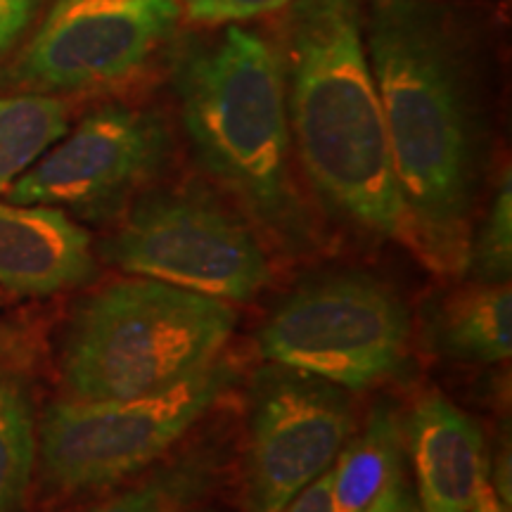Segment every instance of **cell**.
I'll use <instances>...</instances> for the list:
<instances>
[{
	"instance_id": "1",
	"label": "cell",
	"mask_w": 512,
	"mask_h": 512,
	"mask_svg": "<svg viewBox=\"0 0 512 512\" xmlns=\"http://www.w3.org/2000/svg\"><path fill=\"white\" fill-rule=\"evenodd\" d=\"M363 41L382 102L413 254L437 273H465L479 140L458 50L446 24L411 0L377 5Z\"/></svg>"
},
{
	"instance_id": "2",
	"label": "cell",
	"mask_w": 512,
	"mask_h": 512,
	"mask_svg": "<svg viewBox=\"0 0 512 512\" xmlns=\"http://www.w3.org/2000/svg\"><path fill=\"white\" fill-rule=\"evenodd\" d=\"M287 124L330 211L413 252L356 0H294L278 38Z\"/></svg>"
},
{
	"instance_id": "3",
	"label": "cell",
	"mask_w": 512,
	"mask_h": 512,
	"mask_svg": "<svg viewBox=\"0 0 512 512\" xmlns=\"http://www.w3.org/2000/svg\"><path fill=\"white\" fill-rule=\"evenodd\" d=\"M174 81L185 133L204 169L268 235L306 245L311 221L292 174L278 38L226 24L183 50Z\"/></svg>"
},
{
	"instance_id": "4",
	"label": "cell",
	"mask_w": 512,
	"mask_h": 512,
	"mask_svg": "<svg viewBox=\"0 0 512 512\" xmlns=\"http://www.w3.org/2000/svg\"><path fill=\"white\" fill-rule=\"evenodd\" d=\"M233 306L150 278H121L76 306L60 349L69 399L121 401L164 392L216 361Z\"/></svg>"
},
{
	"instance_id": "5",
	"label": "cell",
	"mask_w": 512,
	"mask_h": 512,
	"mask_svg": "<svg viewBox=\"0 0 512 512\" xmlns=\"http://www.w3.org/2000/svg\"><path fill=\"white\" fill-rule=\"evenodd\" d=\"M233 382L214 361L164 392L121 401H57L36 427L41 489L53 498L105 491L174 448Z\"/></svg>"
},
{
	"instance_id": "6",
	"label": "cell",
	"mask_w": 512,
	"mask_h": 512,
	"mask_svg": "<svg viewBox=\"0 0 512 512\" xmlns=\"http://www.w3.org/2000/svg\"><path fill=\"white\" fill-rule=\"evenodd\" d=\"M408 335L411 316L399 294L351 271L292 292L261 328L259 351L273 366L366 389L401 366Z\"/></svg>"
},
{
	"instance_id": "7",
	"label": "cell",
	"mask_w": 512,
	"mask_h": 512,
	"mask_svg": "<svg viewBox=\"0 0 512 512\" xmlns=\"http://www.w3.org/2000/svg\"><path fill=\"white\" fill-rule=\"evenodd\" d=\"M105 259L138 278L223 302H249L271 280V266L240 219L209 195L150 192L102 245Z\"/></svg>"
},
{
	"instance_id": "8",
	"label": "cell",
	"mask_w": 512,
	"mask_h": 512,
	"mask_svg": "<svg viewBox=\"0 0 512 512\" xmlns=\"http://www.w3.org/2000/svg\"><path fill=\"white\" fill-rule=\"evenodd\" d=\"M176 0H57L10 81L36 93L119 86L174 36Z\"/></svg>"
},
{
	"instance_id": "9",
	"label": "cell",
	"mask_w": 512,
	"mask_h": 512,
	"mask_svg": "<svg viewBox=\"0 0 512 512\" xmlns=\"http://www.w3.org/2000/svg\"><path fill=\"white\" fill-rule=\"evenodd\" d=\"M242 463V508L283 512L347 444L349 396L337 384L283 366L256 377Z\"/></svg>"
},
{
	"instance_id": "10",
	"label": "cell",
	"mask_w": 512,
	"mask_h": 512,
	"mask_svg": "<svg viewBox=\"0 0 512 512\" xmlns=\"http://www.w3.org/2000/svg\"><path fill=\"white\" fill-rule=\"evenodd\" d=\"M171 138L155 112L105 105L19 176L8 190L15 204H48L88 219H105L143 190L169 157Z\"/></svg>"
},
{
	"instance_id": "11",
	"label": "cell",
	"mask_w": 512,
	"mask_h": 512,
	"mask_svg": "<svg viewBox=\"0 0 512 512\" xmlns=\"http://www.w3.org/2000/svg\"><path fill=\"white\" fill-rule=\"evenodd\" d=\"M95 275L86 228L48 204L0 202V287L53 297Z\"/></svg>"
},
{
	"instance_id": "12",
	"label": "cell",
	"mask_w": 512,
	"mask_h": 512,
	"mask_svg": "<svg viewBox=\"0 0 512 512\" xmlns=\"http://www.w3.org/2000/svg\"><path fill=\"white\" fill-rule=\"evenodd\" d=\"M406 448L418 482L420 512H467L486 479L484 434L470 415L437 392L415 403Z\"/></svg>"
},
{
	"instance_id": "13",
	"label": "cell",
	"mask_w": 512,
	"mask_h": 512,
	"mask_svg": "<svg viewBox=\"0 0 512 512\" xmlns=\"http://www.w3.org/2000/svg\"><path fill=\"white\" fill-rule=\"evenodd\" d=\"M406 475V432L392 408H377L356 439L332 463V508L368 512L396 479Z\"/></svg>"
},
{
	"instance_id": "14",
	"label": "cell",
	"mask_w": 512,
	"mask_h": 512,
	"mask_svg": "<svg viewBox=\"0 0 512 512\" xmlns=\"http://www.w3.org/2000/svg\"><path fill=\"white\" fill-rule=\"evenodd\" d=\"M434 344L470 363H503L512 354V292L508 283H479L448 297L434 320Z\"/></svg>"
},
{
	"instance_id": "15",
	"label": "cell",
	"mask_w": 512,
	"mask_h": 512,
	"mask_svg": "<svg viewBox=\"0 0 512 512\" xmlns=\"http://www.w3.org/2000/svg\"><path fill=\"white\" fill-rule=\"evenodd\" d=\"M69 128V105L48 93L0 98V192H8Z\"/></svg>"
},
{
	"instance_id": "16",
	"label": "cell",
	"mask_w": 512,
	"mask_h": 512,
	"mask_svg": "<svg viewBox=\"0 0 512 512\" xmlns=\"http://www.w3.org/2000/svg\"><path fill=\"white\" fill-rule=\"evenodd\" d=\"M221 456L195 448L121 494L79 512H192L219 482Z\"/></svg>"
},
{
	"instance_id": "17",
	"label": "cell",
	"mask_w": 512,
	"mask_h": 512,
	"mask_svg": "<svg viewBox=\"0 0 512 512\" xmlns=\"http://www.w3.org/2000/svg\"><path fill=\"white\" fill-rule=\"evenodd\" d=\"M34 467V403L19 377L0 370V512L22 510Z\"/></svg>"
},
{
	"instance_id": "18",
	"label": "cell",
	"mask_w": 512,
	"mask_h": 512,
	"mask_svg": "<svg viewBox=\"0 0 512 512\" xmlns=\"http://www.w3.org/2000/svg\"><path fill=\"white\" fill-rule=\"evenodd\" d=\"M512 268V185L510 174L498 185L486 221L477 238L470 240L467 271H472L477 283H508Z\"/></svg>"
},
{
	"instance_id": "19",
	"label": "cell",
	"mask_w": 512,
	"mask_h": 512,
	"mask_svg": "<svg viewBox=\"0 0 512 512\" xmlns=\"http://www.w3.org/2000/svg\"><path fill=\"white\" fill-rule=\"evenodd\" d=\"M181 15L204 27L238 24L285 10L294 0H176Z\"/></svg>"
},
{
	"instance_id": "20",
	"label": "cell",
	"mask_w": 512,
	"mask_h": 512,
	"mask_svg": "<svg viewBox=\"0 0 512 512\" xmlns=\"http://www.w3.org/2000/svg\"><path fill=\"white\" fill-rule=\"evenodd\" d=\"M36 5L38 0H0V55L27 29Z\"/></svg>"
},
{
	"instance_id": "21",
	"label": "cell",
	"mask_w": 512,
	"mask_h": 512,
	"mask_svg": "<svg viewBox=\"0 0 512 512\" xmlns=\"http://www.w3.org/2000/svg\"><path fill=\"white\" fill-rule=\"evenodd\" d=\"M283 512H335L332 508V467L306 484Z\"/></svg>"
},
{
	"instance_id": "22",
	"label": "cell",
	"mask_w": 512,
	"mask_h": 512,
	"mask_svg": "<svg viewBox=\"0 0 512 512\" xmlns=\"http://www.w3.org/2000/svg\"><path fill=\"white\" fill-rule=\"evenodd\" d=\"M368 512H420L418 496H415L413 486L408 484V477L403 475L396 479Z\"/></svg>"
},
{
	"instance_id": "23",
	"label": "cell",
	"mask_w": 512,
	"mask_h": 512,
	"mask_svg": "<svg viewBox=\"0 0 512 512\" xmlns=\"http://www.w3.org/2000/svg\"><path fill=\"white\" fill-rule=\"evenodd\" d=\"M467 512H510L508 505H503L501 498L496 496L494 486H491L489 477L479 484L475 498H472V505Z\"/></svg>"
},
{
	"instance_id": "24",
	"label": "cell",
	"mask_w": 512,
	"mask_h": 512,
	"mask_svg": "<svg viewBox=\"0 0 512 512\" xmlns=\"http://www.w3.org/2000/svg\"><path fill=\"white\" fill-rule=\"evenodd\" d=\"M15 335H12V332H5V330H0V361H3L5 356L10 354V351H15L17 347H15Z\"/></svg>"
},
{
	"instance_id": "25",
	"label": "cell",
	"mask_w": 512,
	"mask_h": 512,
	"mask_svg": "<svg viewBox=\"0 0 512 512\" xmlns=\"http://www.w3.org/2000/svg\"><path fill=\"white\" fill-rule=\"evenodd\" d=\"M0 306H3V294H0Z\"/></svg>"
},
{
	"instance_id": "26",
	"label": "cell",
	"mask_w": 512,
	"mask_h": 512,
	"mask_svg": "<svg viewBox=\"0 0 512 512\" xmlns=\"http://www.w3.org/2000/svg\"><path fill=\"white\" fill-rule=\"evenodd\" d=\"M192 512H195V510H192Z\"/></svg>"
}]
</instances>
